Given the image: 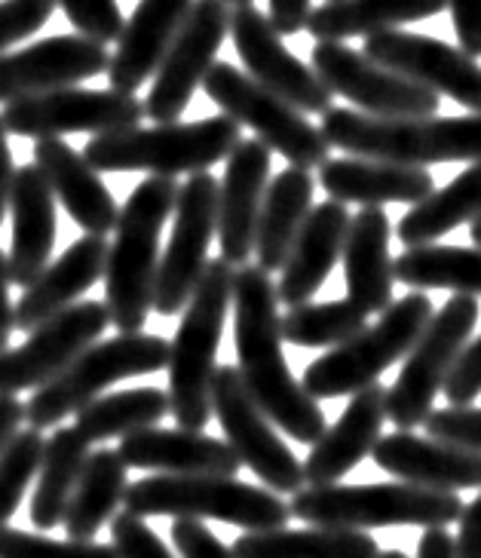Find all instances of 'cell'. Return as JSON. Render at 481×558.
Here are the masks:
<instances>
[{"label":"cell","instance_id":"cell-1","mask_svg":"<svg viewBox=\"0 0 481 558\" xmlns=\"http://www.w3.org/2000/svg\"><path fill=\"white\" fill-rule=\"evenodd\" d=\"M233 338L239 378L258 409L295 442L313 445L329 424L319 402L307 396L285 362L276 286L258 264L233 270Z\"/></svg>","mask_w":481,"mask_h":558},{"label":"cell","instance_id":"cell-2","mask_svg":"<svg viewBox=\"0 0 481 558\" xmlns=\"http://www.w3.org/2000/svg\"><path fill=\"white\" fill-rule=\"evenodd\" d=\"M178 181L148 175L116 215L114 243L104 262V307L120 335L145 329L153 311V286L160 267V236L175 209Z\"/></svg>","mask_w":481,"mask_h":558},{"label":"cell","instance_id":"cell-3","mask_svg":"<svg viewBox=\"0 0 481 558\" xmlns=\"http://www.w3.org/2000/svg\"><path fill=\"white\" fill-rule=\"evenodd\" d=\"M322 138L349 157L402 166L479 163L481 114L469 117H371L349 108L322 114Z\"/></svg>","mask_w":481,"mask_h":558},{"label":"cell","instance_id":"cell-4","mask_svg":"<svg viewBox=\"0 0 481 558\" xmlns=\"http://www.w3.org/2000/svg\"><path fill=\"white\" fill-rule=\"evenodd\" d=\"M233 270L236 267L221 258L206 264L197 289L184 304L178 331L169 341V414L182 429H202L212 421V378L233 304Z\"/></svg>","mask_w":481,"mask_h":558},{"label":"cell","instance_id":"cell-5","mask_svg":"<svg viewBox=\"0 0 481 558\" xmlns=\"http://www.w3.org/2000/svg\"><path fill=\"white\" fill-rule=\"evenodd\" d=\"M239 123L218 114L194 123H157L104 132L86 142L84 160L96 172H148V175H197L231 157L243 142Z\"/></svg>","mask_w":481,"mask_h":558},{"label":"cell","instance_id":"cell-6","mask_svg":"<svg viewBox=\"0 0 481 558\" xmlns=\"http://www.w3.org/2000/svg\"><path fill=\"white\" fill-rule=\"evenodd\" d=\"M292 515L319 527H448L460 519L464 500L454 492L417 488L408 482L386 485H319L292 494Z\"/></svg>","mask_w":481,"mask_h":558},{"label":"cell","instance_id":"cell-7","mask_svg":"<svg viewBox=\"0 0 481 558\" xmlns=\"http://www.w3.org/2000/svg\"><path fill=\"white\" fill-rule=\"evenodd\" d=\"M123 507L138 519H215L243 531L285 527L292 509L280 494L258 488L236 476H150L126 485Z\"/></svg>","mask_w":481,"mask_h":558},{"label":"cell","instance_id":"cell-8","mask_svg":"<svg viewBox=\"0 0 481 558\" xmlns=\"http://www.w3.org/2000/svg\"><path fill=\"white\" fill-rule=\"evenodd\" d=\"M166 362L169 341L160 335L133 331L116 335L111 341H96L67 362L55 378L34 390L32 399L25 402V421L40 433L59 427L67 414H77L92 399H99L101 390H108L111 384L163 372Z\"/></svg>","mask_w":481,"mask_h":558},{"label":"cell","instance_id":"cell-9","mask_svg":"<svg viewBox=\"0 0 481 558\" xmlns=\"http://www.w3.org/2000/svg\"><path fill=\"white\" fill-rule=\"evenodd\" d=\"M432 313L435 311L427 292L398 298L381 313L374 326H366L359 335L307 365L300 387L313 399H337L378 384L383 372L411 350Z\"/></svg>","mask_w":481,"mask_h":558},{"label":"cell","instance_id":"cell-10","mask_svg":"<svg viewBox=\"0 0 481 558\" xmlns=\"http://www.w3.org/2000/svg\"><path fill=\"white\" fill-rule=\"evenodd\" d=\"M476 323L479 301L469 295H451L442 311L432 313L430 323L405 353L396 384L386 390V417L396 429H415L430 417L432 402L442 393L454 362L472 341Z\"/></svg>","mask_w":481,"mask_h":558},{"label":"cell","instance_id":"cell-11","mask_svg":"<svg viewBox=\"0 0 481 558\" xmlns=\"http://www.w3.org/2000/svg\"><path fill=\"white\" fill-rule=\"evenodd\" d=\"M202 93L215 101L221 114L233 123L249 126L258 142L270 150L283 154L288 166L298 169H319L329 160V142L322 138L319 126H313L298 108L273 96L258 81H251L246 71L231 62H215L202 81Z\"/></svg>","mask_w":481,"mask_h":558},{"label":"cell","instance_id":"cell-12","mask_svg":"<svg viewBox=\"0 0 481 558\" xmlns=\"http://www.w3.org/2000/svg\"><path fill=\"white\" fill-rule=\"evenodd\" d=\"M212 414L224 429V442L243 466L264 482L273 494H298L304 488V466L295 451L280 439L264 411L251 399L236 365H218L212 378Z\"/></svg>","mask_w":481,"mask_h":558},{"label":"cell","instance_id":"cell-13","mask_svg":"<svg viewBox=\"0 0 481 558\" xmlns=\"http://www.w3.org/2000/svg\"><path fill=\"white\" fill-rule=\"evenodd\" d=\"M145 117V101L116 89H84L62 86L50 93H37L25 99L3 105L0 123L3 130L22 138H62L71 132H104L133 130Z\"/></svg>","mask_w":481,"mask_h":558},{"label":"cell","instance_id":"cell-14","mask_svg":"<svg viewBox=\"0 0 481 558\" xmlns=\"http://www.w3.org/2000/svg\"><path fill=\"white\" fill-rule=\"evenodd\" d=\"M218 233V181L209 172H197L184 181L172 209V233L157 267L153 311L175 316L190 301L206 270V255Z\"/></svg>","mask_w":481,"mask_h":558},{"label":"cell","instance_id":"cell-15","mask_svg":"<svg viewBox=\"0 0 481 558\" xmlns=\"http://www.w3.org/2000/svg\"><path fill=\"white\" fill-rule=\"evenodd\" d=\"M227 34H231V3L194 0L190 13L153 74L145 117L157 123H175L215 65V56Z\"/></svg>","mask_w":481,"mask_h":558},{"label":"cell","instance_id":"cell-16","mask_svg":"<svg viewBox=\"0 0 481 558\" xmlns=\"http://www.w3.org/2000/svg\"><path fill=\"white\" fill-rule=\"evenodd\" d=\"M313 74L325 83L332 96H344L362 114L371 117H432L439 111V96L420 83L402 77L371 62L337 40H319L313 47Z\"/></svg>","mask_w":481,"mask_h":558},{"label":"cell","instance_id":"cell-17","mask_svg":"<svg viewBox=\"0 0 481 558\" xmlns=\"http://www.w3.org/2000/svg\"><path fill=\"white\" fill-rule=\"evenodd\" d=\"M111 316L104 301H77L28 331V341L13 350H0V399L37 390L52 380L67 362L96 344Z\"/></svg>","mask_w":481,"mask_h":558},{"label":"cell","instance_id":"cell-18","mask_svg":"<svg viewBox=\"0 0 481 558\" xmlns=\"http://www.w3.org/2000/svg\"><path fill=\"white\" fill-rule=\"evenodd\" d=\"M231 37L246 74L273 96L298 108L300 114H325L334 108V96L325 89V83L316 77L313 68H307L298 56L285 50L283 34L273 28V22L255 3L233 7Z\"/></svg>","mask_w":481,"mask_h":558},{"label":"cell","instance_id":"cell-19","mask_svg":"<svg viewBox=\"0 0 481 558\" xmlns=\"http://www.w3.org/2000/svg\"><path fill=\"white\" fill-rule=\"evenodd\" d=\"M362 52L386 71H396L435 96H448L472 114H481V65L464 50L435 37L390 28L368 34Z\"/></svg>","mask_w":481,"mask_h":558},{"label":"cell","instance_id":"cell-20","mask_svg":"<svg viewBox=\"0 0 481 558\" xmlns=\"http://www.w3.org/2000/svg\"><path fill=\"white\" fill-rule=\"evenodd\" d=\"M111 52L84 34H55L32 47L0 56V101L25 99L62 86L99 77L108 71Z\"/></svg>","mask_w":481,"mask_h":558},{"label":"cell","instance_id":"cell-21","mask_svg":"<svg viewBox=\"0 0 481 558\" xmlns=\"http://www.w3.org/2000/svg\"><path fill=\"white\" fill-rule=\"evenodd\" d=\"M270 154L258 138H243L227 157L224 179L218 184V246L221 262L231 267L249 264L255 252L258 213L270 184Z\"/></svg>","mask_w":481,"mask_h":558},{"label":"cell","instance_id":"cell-22","mask_svg":"<svg viewBox=\"0 0 481 558\" xmlns=\"http://www.w3.org/2000/svg\"><path fill=\"white\" fill-rule=\"evenodd\" d=\"M374 463L398 482L432 492H464L481 488V451H469L460 445L423 439L411 429H396L381 436L371 448Z\"/></svg>","mask_w":481,"mask_h":558},{"label":"cell","instance_id":"cell-23","mask_svg":"<svg viewBox=\"0 0 481 558\" xmlns=\"http://www.w3.org/2000/svg\"><path fill=\"white\" fill-rule=\"evenodd\" d=\"M383 421H386V387L371 384L366 390L353 393L337 424L329 427L310 448L304 466V485H337L341 478L353 473L371 448L381 439Z\"/></svg>","mask_w":481,"mask_h":558},{"label":"cell","instance_id":"cell-24","mask_svg":"<svg viewBox=\"0 0 481 558\" xmlns=\"http://www.w3.org/2000/svg\"><path fill=\"white\" fill-rule=\"evenodd\" d=\"M116 454L126 466L157 470L163 476H236L239 458L224 439L202 436V429L148 427L120 439Z\"/></svg>","mask_w":481,"mask_h":558},{"label":"cell","instance_id":"cell-25","mask_svg":"<svg viewBox=\"0 0 481 558\" xmlns=\"http://www.w3.org/2000/svg\"><path fill=\"white\" fill-rule=\"evenodd\" d=\"M190 7L194 0H138L130 22H123L116 50L108 59L104 74L111 81V89L135 96L141 83L157 74Z\"/></svg>","mask_w":481,"mask_h":558},{"label":"cell","instance_id":"cell-26","mask_svg":"<svg viewBox=\"0 0 481 558\" xmlns=\"http://www.w3.org/2000/svg\"><path fill=\"white\" fill-rule=\"evenodd\" d=\"M34 166L50 184L52 197L89 236H108L116 228V199L81 150L62 138H40L34 145Z\"/></svg>","mask_w":481,"mask_h":558},{"label":"cell","instance_id":"cell-27","mask_svg":"<svg viewBox=\"0 0 481 558\" xmlns=\"http://www.w3.org/2000/svg\"><path fill=\"white\" fill-rule=\"evenodd\" d=\"M349 218L344 203L325 199L310 209L304 228L295 236V243L288 248V258L283 264V279L276 286V298L285 307H300L310 304L313 295L322 289V282L329 279L332 267L344 252L347 240Z\"/></svg>","mask_w":481,"mask_h":558},{"label":"cell","instance_id":"cell-28","mask_svg":"<svg viewBox=\"0 0 481 558\" xmlns=\"http://www.w3.org/2000/svg\"><path fill=\"white\" fill-rule=\"evenodd\" d=\"M13 246H10V282L25 289L50 264L55 246V197L34 163L18 166L10 187Z\"/></svg>","mask_w":481,"mask_h":558},{"label":"cell","instance_id":"cell-29","mask_svg":"<svg viewBox=\"0 0 481 558\" xmlns=\"http://www.w3.org/2000/svg\"><path fill=\"white\" fill-rule=\"evenodd\" d=\"M104 262H108V240L104 236H89L77 240L74 246L55 264H47V270L25 286V292L13 307L18 331L37 329L55 313L67 311L77 304V298L89 292L101 277H104Z\"/></svg>","mask_w":481,"mask_h":558},{"label":"cell","instance_id":"cell-30","mask_svg":"<svg viewBox=\"0 0 481 558\" xmlns=\"http://www.w3.org/2000/svg\"><path fill=\"white\" fill-rule=\"evenodd\" d=\"M319 184L334 203H359V206H383V203H420L435 191V179L423 166L386 163L368 157H341L319 166Z\"/></svg>","mask_w":481,"mask_h":558},{"label":"cell","instance_id":"cell-31","mask_svg":"<svg viewBox=\"0 0 481 558\" xmlns=\"http://www.w3.org/2000/svg\"><path fill=\"white\" fill-rule=\"evenodd\" d=\"M344 277H347V301L359 311L383 313L393 304V258H390V215L383 206H362V213L349 218L344 240Z\"/></svg>","mask_w":481,"mask_h":558},{"label":"cell","instance_id":"cell-32","mask_svg":"<svg viewBox=\"0 0 481 558\" xmlns=\"http://www.w3.org/2000/svg\"><path fill=\"white\" fill-rule=\"evenodd\" d=\"M313 191L316 181L310 169L298 166H288L267 184L255 228V255L264 274L283 270L288 248L313 209Z\"/></svg>","mask_w":481,"mask_h":558},{"label":"cell","instance_id":"cell-33","mask_svg":"<svg viewBox=\"0 0 481 558\" xmlns=\"http://www.w3.org/2000/svg\"><path fill=\"white\" fill-rule=\"evenodd\" d=\"M442 10H448V0H325L310 10L304 28L316 40L344 44L347 37L390 32L408 22L439 16Z\"/></svg>","mask_w":481,"mask_h":558},{"label":"cell","instance_id":"cell-34","mask_svg":"<svg viewBox=\"0 0 481 558\" xmlns=\"http://www.w3.org/2000/svg\"><path fill=\"white\" fill-rule=\"evenodd\" d=\"M233 558H378L381 549L366 531L347 527H273L246 531L231 546Z\"/></svg>","mask_w":481,"mask_h":558},{"label":"cell","instance_id":"cell-35","mask_svg":"<svg viewBox=\"0 0 481 558\" xmlns=\"http://www.w3.org/2000/svg\"><path fill=\"white\" fill-rule=\"evenodd\" d=\"M126 463L114 448H99L86 458L81 478L74 485V494L67 500L62 525L67 541L89 543L101 531L104 522L114 519L116 507L126 494Z\"/></svg>","mask_w":481,"mask_h":558},{"label":"cell","instance_id":"cell-36","mask_svg":"<svg viewBox=\"0 0 481 558\" xmlns=\"http://www.w3.org/2000/svg\"><path fill=\"white\" fill-rule=\"evenodd\" d=\"M481 218V160L469 163L448 187L432 191L430 197L415 203L398 221V240L408 248L430 246L448 230Z\"/></svg>","mask_w":481,"mask_h":558},{"label":"cell","instance_id":"cell-37","mask_svg":"<svg viewBox=\"0 0 481 558\" xmlns=\"http://www.w3.org/2000/svg\"><path fill=\"white\" fill-rule=\"evenodd\" d=\"M89 448L84 436L74 427H59L44 445V458L37 470V488L32 497V522L40 531H52L62 525L67 500L81 478Z\"/></svg>","mask_w":481,"mask_h":558},{"label":"cell","instance_id":"cell-38","mask_svg":"<svg viewBox=\"0 0 481 558\" xmlns=\"http://www.w3.org/2000/svg\"><path fill=\"white\" fill-rule=\"evenodd\" d=\"M398 282L417 292L445 289L454 295H481V248L479 246H415L393 262Z\"/></svg>","mask_w":481,"mask_h":558},{"label":"cell","instance_id":"cell-39","mask_svg":"<svg viewBox=\"0 0 481 558\" xmlns=\"http://www.w3.org/2000/svg\"><path fill=\"white\" fill-rule=\"evenodd\" d=\"M169 414V396L160 387H135L123 393L99 396L74 414V429L89 445L123 439L138 429L157 427Z\"/></svg>","mask_w":481,"mask_h":558},{"label":"cell","instance_id":"cell-40","mask_svg":"<svg viewBox=\"0 0 481 558\" xmlns=\"http://www.w3.org/2000/svg\"><path fill=\"white\" fill-rule=\"evenodd\" d=\"M368 316L353 301L300 304L280 316L283 341L295 347H337L366 329Z\"/></svg>","mask_w":481,"mask_h":558},{"label":"cell","instance_id":"cell-41","mask_svg":"<svg viewBox=\"0 0 481 558\" xmlns=\"http://www.w3.org/2000/svg\"><path fill=\"white\" fill-rule=\"evenodd\" d=\"M44 433L40 429H18L10 442L0 448V527L16 515L22 497L28 492L32 478L40 470L44 458Z\"/></svg>","mask_w":481,"mask_h":558},{"label":"cell","instance_id":"cell-42","mask_svg":"<svg viewBox=\"0 0 481 558\" xmlns=\"http://www.w3.org/2000/svg\"><path fill=\"white\" fill-rule=\"evenodd\" d=\"M0 558H116L108 543L52 541L18 527H0Z\"/></svg>","mask_w":481,"mask_h":558},{"label":"cell","instance_id":"cell-43","mask_svg":"<svg viewBox=\"0 0 481 558\" xmlns=\"http://www.w3.org/2000/svg\"><path fill=\"white\" fill-rule=\"evenodd\" d=\"M55 7H62L67 22L89 40L116 44L123 32V13L116 0H55Z\"/></svg>","mask_w":481,"mask_h":558},{"label":"cell","instance_id":"cell-44","mask_svg":"<svg viewBox=\"0 0 481 558\" xmlns=\"http://www.w3.org/2000/svg\"><path fill=\"white\" fill-rule=\"evenodd\" d=\"M427 436L439 442L460 445L469 451H481V409L472 405H451V409H432L423 421Z\"/></svg>","mask_w":481,"mask_h":558},{"label":"cell","instance_id":"cell-45","mask_svg":"<svg viewBox=\"0 0 481 558\" xmlns=\"http://www.w3.org/2000/svg\"><path fill=\"white\" fill-rule=\"evenodd\" d=\"M111 546L116 549V558H175L166 543L157 537V531L126 509L111 519Z\"/></svg>","mask_w":481,"mask_h":558},{"label":"cell","instance_id":"cell-46","mask_svg":"<svg viewBox=\"0 0 481 558\" xmlns=\"http://www.w3.org/2000/svg\"><path fill=\"white\" fill-rule=\"evenodd\" d=\"M55 13V0H0V56L7 47L40 32Z\"/></svg>","mask_w":481,"mask_h":558},{"label":"cell","instance_id":"cell-47","mask_svg":"<svg viewBox=\"0 0 481 558\" xmlns=\"http://www.w3.org/2000/svg\"><path fill=\"white\" fill-rule=\"evenodd\" d=\"M442 393L448 396L451 405H472V399L481 393V335L464 347Z\"/></svg>","mask_w":481,"mask_h":558},{"label":"cell","instance_id":"cell-48","mask_svg":"<svg viewBox=\"0 0 481 558\" xmlns=\"http://www.w3.org/2000/svg\"><path fill=\"white\" fill-rule=\"evenodd\" d=\"M172 543L182 558H233L231 546L218 541L199 519H175L172 522Z\"/></svg>","mask_w":481,"mask_h":558},{"label":"cell","instance_id":"cell-49","mask_svg":"<svg viewBox=\"0 0 481 558\" xmlns=\"http://www.w3.org/2000/svg\"><path fill=\"white\" fill-rule=\"evenodd\" d=\"M460 50L472 59L481 56V0H448Z\"/></svg>","mask_w":481,"mask_h":558},{"label":"cell","instance_id":"cell-50","mask_svg":"<svg viewBox=\"0 0 481 558\" xmlns=\"http://www.w3.org/2000/svg\"><path fill=\"white\" fill-rule=\"evenodd\" d=\"M460 534L454 537V558H481V494L472 504H464Z\"/></svg>","mask_w":481,"mask_h":558},{"label":"cell","instance_id":"cell-51","mask_svg":"<svg viewBox=\"0 0 481 558\" xmlns=\"http://www.w3.org/2000/svg\"><path fill=\"white\" fill-rule=\"evenodd\" d=\"M313 3L310 0H270V22L280 34H298L307 25Z\"/></svg>","mask_w":481,"mask_h":558},{"label":"cell","instance_id":"cell-52","mask_svg":"<svg viewBox=\"0 0 481 558\" xmlns=\"http://www.w3.org/2000/svg\"><path fill=\"white\" fill-rule=\"evenodd\" d=\"M10 264L0 248V350H7L13 331H16V316H13V304H10Z\"/></svg>","mask_w":481,"mask_h":558},{"label":"cell","instance_id":"cell-53","mask_svg":"<svg viewBox=\"0 0 481 558\" xmlns=\"http://www.w3.org/2000/svg\"><path fill=\"white\" fill-rule=\"evenodd\" d=\"M417 558H454V537L448 527H427L417 543Z\"/></svg>","mask_w":481,"mask_h":558},{"label":"cell","instance_id":"cell-54","mask_svg":"<svg viewBox=\"0 0 481 558\" xmlns=\"http://www.w3.org/2000/svg\"><path fill=\"white\" fill-rule=\"evenodd\" d=\"M25 424V402L18 396H3L0 399V448L16 436Z\"/></svg>","mask_w":481,"mask_h":558},{"label":"cell","instance_id":"cell-55","mask_svg":"<svg viewBox=\"0 0 481 558\" xmlns=\"http://www.w3.org/2000/svg\"><path fill=\"white\" fill-rule=\"evenodd\" d=\"M13 175H16V166H13V154H10V145H7V130L0 123V225H3V215L10 209Z\"/></svg>","mask_w":481,"mask_h":558},{"label":"cell","instance_id":"cell-56","mask_svg":"<svg viewBox=\"0 0 481 558\" xmlns=\"http://www.w3.org/2000/svg\"><path fill=\"white\" fill-rule=\"evenodd\" d=\"M469 236H472V246L481 248V218L472 221V228H469Z\"/></svg>","mask_w":481,"mask_h":558},{"label":"cell","instance_id":"cell-57","mask_svg":"<svg viewBox=\"0 0 481 558\" xmlns=\"http://www.w3.org/2000/svg\"><path fill=\"white\" fill-rule=\"evenodd\" d=\"M378 558H408L405 553H398V549H386V553H381Z\"/></svg>","mask_w":481,"mask_h":558},{"label":"cell","instance_id":"cell-58","mask_svg":"<svg viewBox=\"0 0 481 558\" xmlns=\"http://www.w3.org/2000/svg\"><path fill=\"white\" fill-rule=\"evenodd\" d=\"M231 7H246V3H255V0H227Z\"/></svg>","mask_w":481,"mask_h":558}]
</instances>
